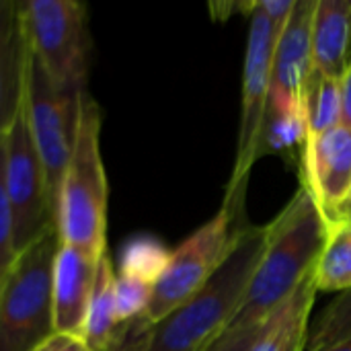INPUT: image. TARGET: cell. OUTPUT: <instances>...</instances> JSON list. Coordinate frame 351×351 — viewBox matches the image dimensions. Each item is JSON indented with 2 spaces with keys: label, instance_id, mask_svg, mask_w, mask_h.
<instances>
[{
  "label": "cell",
  "instance_id": "29",
  "mask_svg": "<svg viewBox=\"0 0 351 351\" xmlns=\"http://www.w3.org/2000/svg\"><path fill=\"white\" fill-rule=\"evenodd\" d=\"M319 351H351V337L346 339V341H341V343H337V346H331V348H325V350Z\"/></svg>",
  "mask_w": 351,
  "mask_h": 351
},
{
  "label": "cell",
  "instance_id": "8",
  "mask_svg": "<svg viewBox=\"0 0 351 351\" xmlns=\"http://www.w3.org/2000/svg\"><path fill=\"white\" fill-rule=\"evenodd\" d=\"M4 191L12 216L14 245L21 253L56 226L45 171L27 123L25 107H21L4 136Z\"/></svg>",
  "mask_w": 351,
  "mask_h": 351
},
{
  "label": "cell",
  "instance_id": "6",
  "mask_svg": "<svg viewBox=\"0 0 351 351\" xmlns=\"http://www.w3.org/2000/svg\"><path fill=\"white\" fill-rule=\"evenodd\" d=\"M86 97L88 93H68L53 86V82L43 74V70L27 51L23 107L37 154L45 171L53 212L58 204L60 183L76 144L80 113Z\"/></svg>",
  "mask_w": 351,
  "mask_h": 351
},
{
  "label": "cell",
  "instance_id": "15",
  "mask_svg": "<svg viewBox=\"0 0 351 351\" xmlns=\"http://www.w3.org/2000/svg\"><path fill=\"white\" fill-rule=\"evenodd\" d=\"M317 292L315 267L290 294V298L265 321L251 351H304Z\"/></svg>",
  "mask_w": 351,
  "mask_h": 351
},
{
  "label": "cell",
  "instance_id": "21",
  "mask_svg": "<svg viewBox=\"0 0 351 351\" xmlns=\"http://www.w3.org/2000/svg\"><path fill=\"white\" fill-rule=\"evenodd\" d=\"M351 337V288L341 292L321 315L317 325L308 329L304 351H319L337 346Z\"/></svg>",
  "mask_w": 351,
  "mask_h": 351
},
{
  "label": "cell",
  "instance_id": "20",
  "mask_svg": "<svg viewBox=\"0 0 351 351\" xmlns=\"http://www.w3.org/2000/svg\"><path fill=\"white\" fill-rule=\"evenodd\" d=\"M306 142V119L304 111L298 113H282L267 105L265 119L259 134L257 158L265 152H278L296 144Z\"/></svg>",
  "mask_w": 351,
  "mask_h": 351
},
{
  "label": "cell",
  "instance_id": "1",
  "mask_svg": "<svg viewBox=\"0 0 351 351\" xmlns=\"http://www.w3.org/2000/svg\"><path fill=\"white\" fill-rule=\"evenodd\" d=\"M265 247V228H243L216 274L154 325H128L117 351H204L232 323Z\"/></svg>",
  "mask_w": 351,
  "mask_h": 351
},
{
  "label": "cell",
  "instance_id": "4",
  "mask_svg": "<svg viewBox=\"0 0 351 351\" xmlns=\"http://www.w3.org/2000/svg\"><path fill=\"white\" fill-rule=\"evenodd\" d=\"M58 226L25 247L0 288V351H35L56 335L53 263Z\"/></svg>",
  "mask_w": 351,
  "mask_h": 351
},
{
  "label": "cell",
  "instance_id": "12",
  "mask_svg": "<svg viewBox=\"0 0 351 351\" xmlns=\"http://www.w3.org/2000/svg\"><path fill=\"white\" fill-rule=\"evenodd\" d=\"M101 259L78 247L60 243L53 263L56 333L80 337Z\"/></svg>",
  "mask_w": 351,
  "mask_h": 351
},
{
  "label": "cell",
  "instance_id": "16",
  "mask_svg": "<svg viewBox=\"0 0 351 351\" xmlns=\"http://www.w3.org/2000/svg\"><path fill=\"white\" fill-rule=\"evenodd\" d=\"M125 331L128 325L119 323L115 311V269L109 255H105L97 269L80 339L90 351H117Z\"/></svg>",
  "mask_w": 351,
  "mask_h": 351
},
{
  "label": "cell",
  "instance_id": "9",
  "mask_svg": "<svg viewBox=\"0 0 351 351\" xmlns=\"http://www.w3.org/2000/svg\"><path fill=\"white\" fill-rule=\"evenodd\" d=\"M249 16L251 23H249V39H247V56H245V72H243V115L239 128L234 171L224 202H243L247 177L257 160L259 134L265 119L269 86H271L274 51L280 35L276 25L257 8V2H253Z\"/></svg>",
  "mask_w": 351,
  "mask_h": 351
},
{
  "label": "cell",
  "instance_id": "19",
  "mask_svg": "<svg viewBox=\"0 0 351 351\" xmlns=\"http://www.w3.org/2000/svg\"><path fill=\"white\" fill-rule=\"evenodd\" d=\"M171 251L154 237H134L119 253V276H128L154 286L167 269Z\"/></svg>",
  "mask_w": 351,
  "mask_h": 351
},
{
  "label": "cell",
  "instance_id": "23",
  "mask_svg": "<svg viewBox=\"0 0 351 351\" xmlns=\"http://www.w3.org/2000/svg\"><path fill=\"white\" fill-rule=\"evenodd\" d=\"M16 245L12 230V216L4 191V140L0 142V288L6 282L14 261H16Z\"/></svg>",
  "mask_w": 351,
  "mask_h": 351
},
{
  "label": "cell",
  "instance_id": "25",
  "mask_svg": "<svg viewBox=\"0 0 351 351\" xmlns=\"http://www.w3.org/2000/svg\"><path fill=\"white\" fill-rule=\"evenodd\" d=\"M255 2H257V8L276 25L280 33L286 27L296 4V0H255Z\"/></svg>",
  "mask_w": 351,
  "mask_h": 351
},
{
  "label": "cell",
  "instance_id": "18",
  "mask_svg": "<svg viewBox=\"0 0 351 351\" xmlns=\"http://www.w3.org/2000/svg\"><path fill=\"white\" fill-rule=\"evenodd\" d=\"M351 288V222L329 226L325 251L317 263V290L346 292Z\"/></svg>",
  "mask_w": 351,
  "mask_h": 351
},
{
  "label": "cell",
  "instance_id": "17",
  "mask_svg": "<svg viewBox=\"0 0 351 351\" xmlns=\"http://www.w3.org/2000/svg\"><path fill=\"white\" fill-rule=\"evenodd\" d=\"M306 138L341 125V80L327 78L313 70L304 90Z\"/></svg>",
  "mask_w": 351,
  "mask_h": 351
},
{
  "label": "cell",
  "instance_id": "26",
  "mask_svg": "<svg viewBox=\"0 0 351 351\" xmlns=\"http://www.w3.org/2000/svg\"><path fill=\"white\" fill-rule=\"evenodd\" d=\"M35 351H90L86 343L76 337V335H66V333H56L51 335L39 350Z\"/></svg>",
  "mask_w": 351,
  "mask_h": 351
},
{
  "label": "cell",
  "instance_id": "14",
  "mask_svg": "<svg viewBox=\"0 0 351 351\" xmlns=\"http://www.w3.org/2000/svg\"><path fill=\"white\" fill-rule=\"evenodd\" d=\"M313 62L327 78L341 80L351 62V0H317Z\"/></svg>",
  "mask_w": 351,
  "mask_h": 351
},
{
  "label": "cell",
  "instance_id": "3",
  "mask_svg": "<svg viewBox=\"0 0 351 351\" xmlns=\"http://www.w3.org/2000/svg\"><path fill=\"white\" fill-rule=\"evenodd\" d=\"M101 107L88 95L56 204L60 243L78 247L97 259L107 255L109 204V185L101 156Z\"/></svg>",
  "mask_w": 351,
  "mask_h": 351
},
{
  "label": "cell",
  "instance_id": "2",
  "mask_svg": "<svg viewBox=\"0 0 351 351\" xmlns=\"http://www.w3.org/2000/svg\"><path fill=\"white\" fill-rule=\"evenodd\" d=\"M329 239V224L302 185L274 222L241 308L228 329L265 323L317 267Z\"/></svg>",
  "mask_w": 351,
  "mask_h": 351
},
{
  "label": "cell",
  "instance_id": "7",
  "mask_svg": "<svg viewBox=\"0 0 351 351\" xmlns=\"http://www.w3.org/2000/svg\"><path fill=\"white\" fill-rule=\"evenodd\" d=\"M241 204L243 202H224L222 210L210 222L171 251L169 265L154 284L150 308L144 319L146 325L167 319L216 274L241 234L239 228L232 230Z\"/></svg>",
  "mask_w": 351,
  "mask_h": 351
},
{
  "label": "cell",
  "instance_id": "28",
  "mask_svg": "<svg viewBox=\"0 0 351 351\" xmlns=\"http://www.w3.org/2000/svg\"><path fill=\"white\" fill-rule=\"evenodd\" d=\"M341 222H351V187L348 191V195L343 197V202L337 206V210L333 212V218L329 222V226L333 224H341Z\"/></svg>",
  "mask_w": 351,
  "mask_h": 351
},
{
  "label": "cell",
  "instance_id": "24",
  "mask_svg": "<svg viewBox=\"0 0 351 351\" xmlns=\"http://www.w3.org/2000/svg\"><path fill=\"white\" fill-rule=\"evenodd\" d=\"M263 325L265 323L243 327V329H226L204 351H251L253 343L257 341V337L263 329Z\"/></svg>",
  "mask_w": 351,
  "mask_h": 351
},
{
  "label": "cell",
  "instance_id": "10",
  "mask_svg": "<svg viewBox=\"0 0 351 351\" xmlns=\"http://www.w3.org/2000/svg\"><path fill=\"white\" fill-rule=\"evenodd\" d=\"M317 0H296L294 10L278 35L271 68V86L267 105L282 113L304 111L302 99L313 62V16Z\"/></svg>",
  "mask_w": 351,
  "mask_h": 351
},
{
  "label": "cell",
  "instance_id": "11",
  "mask_svg": "<svg viewBox=\"0 0 351 351\" xmlns=\"http://www.w3.org/2000/svg\"><path fill=\"white\" fill-rule=\"evenodd\" d=\"M304 187L327 224L351 187V128L337 125L304 142Z\"/></svg>",
  "mask_w": 351,
  "mask_h": 351
},
{
  "label": "cell",
  "instance_id": "13",
  "mask_svg": "<svg viewBox=\"0 0 351 351\" xmlns=\"http://www.w3.org/2000/svg\"><path fill=\"white\" fill-rule=\"evenodd\" d=\"M25 39L14 0H0V142L23 107Z\"/></svg>",
  "mask_w": 351,
  "mask_h": 351
},
{
  "label": "cell",
  "instance_id": "5",
  "mask_svg": "<svg viewBox=\"0 0 351 351\" xmlns=\"http://www.w3.org/2000/svg\"><path fill=\"white\" fill-rule=\"evenodd\" d=\"M25 47L43 74L68 93H88L93 37L88 8L76 0L16 2Z\"/></svg>",
  "mask_w": 351,
  "mask_h": 351
},
{
  "label": "cell",
  "instance_id": "27",
  "mask_svg": "<svg viewBox=\"0 0 351 351\" xmlns=\"http://www.w3.org/2000/svg\"><path fill=\"white\" fill-rule=\"evenodd\" d=\"M341 125L351 128V62L341 76Z\"/></svg>",
  "mask_w": 351,
  "mask_h": 351
},
{
  "label": "cell",
  "instance_id": "22",
  "mask_svg": "<svg viewBox=\"0 0 351 351\" xmlns=\"http://www.w3.org/2000/svg\"><path fill=\"white\" fill-rule=\"evenodd\" d=\"M152 290L154 286L128 276H119L115 271V311L121 325L146 319L152 300Z\"/></svg>",
  "mask_w": 351,
  "mask_h": 351
}]
</instances>
